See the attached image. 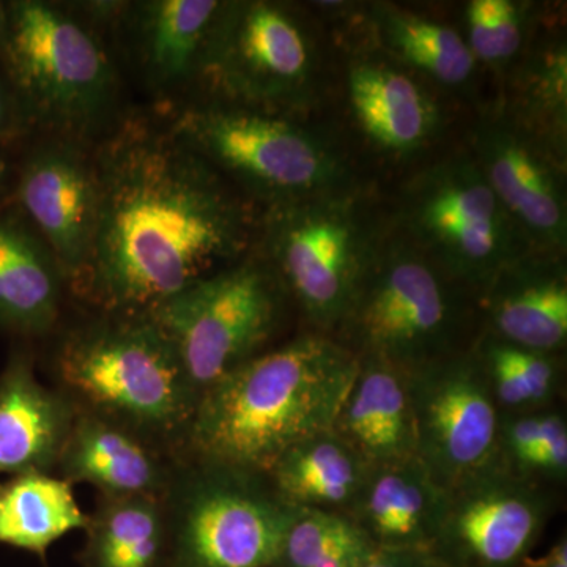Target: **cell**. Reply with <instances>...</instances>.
I'll return each mask as SVG.
<instances>
[{
    "instance_id": "obj_1",
    "label": "cell",
    "mask_w": 567,
    "mask_h": 567,
    "mask_svg": "<svg viewBox=\"0 0 567 567\" xmlns=\"http://www.w3.org/2000/svg\"><path fill=\"white\" fill-rule=\"evenodd\" d=\"M93 155L99 226L73 293L96 312L147 315L256 245L254 205L169 125L128 118Z\"/></svg>"
},
{
    "instance_id": "obj_2",
    "label": "cell",
    "mask_w": 567,
    "mask_h": 567,
    "mask_svg": "<svg viewBox=\"0 0 567 567\" xmlns=\"http://www.w3.org/2000/svg\"><path fill=\"white\" fill-rule=\"evenodd\" d=\"M358 357L330 334L264 350L208 388L175 457L267 475L297 443L333 427Z\"/></svg>"
},
{
    "instance_id": "obj_3",
    "label": "cell",
    "mask_w": 567,
    "mask_h": 567,
    "mask_svg": "<svg viewBox=\"0 0 567 567\" xmlns=\"http://www.w3.org/2000/svg\"><path fill=\"white\" fill-rule=\"evenodd\" d=\"M54 385L78 412L106 417L177 453L194 395L169 338L151 315L96 312L63 334Z\"/></svg>"
},
{
    "instance_id": "obj_4",
    "label": "cell",
    "mask_w": 567,
    "mask_h": 567,
    "mask_svg": "<svg viewBox=\"0 0 567 567\" xmlns=\"http://www.w3.org/2000/svg\"><path fill=\"white\" fill-rule=\"evenodd\" d=\"M169 126L262 210L357 188L341 145L300 115L205 95L178 107Z\"/></svg>"
},
{
    "instance_id": "obj_5",
    "label": "cell",
    "mask_w": 567,
    "mask_h": 567,
    "mask_svg": "<svg viewBox=\"0 0 567 567\" xmlns=\"http://www.w3.org/2000/svg\"><path fill=\"white\" fill-rule=\"evenodd\" d=\"M0 66L32 130L52 136L91 142L117 99V69L110 48L73 3L7 2Z\"/></svg>"
},
{
    "instance_id": "obj_6",
    "label": "cell",
    "mask_w": 567,
    "mask_h": 567,
    "mask_svg": "<svg viewBox=\"0 0 567 567\" xmlns=\"http://www.w3.org/2000/svg\"><path fill=\"white\" fill-rule=\"evenodd\" d=\"M358 188L260 210L256 248L317 333L344 322L385 234Z\"/></svg>"
},
{
    "instance_id": "obj_7",
    "label": "cell",
    "mask_w": 567,
    "mask_h": 567,
    "mask_svg": "<svg viewBox=\"0 0 567 567\" xmlns=\"http://www.w3.org/2000/svg\"><path fill=\"white\" fill-rule=\"evenodd\" d=\"M472 297L394 230L383 237L333 338L357 357L382 358L413 372L465 349Z\"/></svg>"
},
{
    "instance_id": "obj_8",
    "label": "cell",
    "mask_w": 567,
    "mask_h": 567,
    "mask_svg": "<svg viewBox=\"0 0 567 567\" xmlns=\"http://www.w3.org/2000/svg\"><path fill=\"white\" fill-rule=\"evenodd\" d=\"M166 513V567H276L305 509L284 502L264 473L175 457Z\"/></svg>"
},
{
    "instance_id": "obj_9",
    "label": "cell",
    "mask_w": 567,
    "mask_h": 567,
    "mask_svg": "<svg viewBox=\"0 0 567 567\" xmlns=\"http://www.w3.org/2000/svg\"><path fill=\"white\" fill-rule=\"evenodd\" d=\"M289 295L256 248L167 298L148 315L169 338L194 395L267 350Z\"/></svg>"
},
{
    "instance_id": "obj_10",
    "label": "cell",
    "mask_w": 567,
    "mask_h": 567,
    "mask_svg": "<svg viewBox=\"0 0 567 567\" xmlns=\"http://www.w3.org/2000/svg\"><path fill=\"white\" fill-rule=\"evenodd\" d=\"M395 230L476 298L532 249L466 153L429 164L405 183Z\"/></svg>"
},
{
    "instance_id": "obj_11",
    "label": "cell",
    "mask_w": 567,
    "mask_h": 567,
    "mask_svg": "<svg viewBox=\"0 0 567 567\" xmlns=\"http://www.w3.org/2000/svg\"><path fill=\"white\" fill-rule=\"evenodd\" d=\"M322 61L305 11L271 0H224L200 85L208 96L300 115L319 99Z\"/></svg>"
},
{
    "instance_id": "obj_12",
    "label": "cell",
    "mask_w": 567,
    "mask_h": 567,
    "mask_svg": "<svg viewBox=\"0 0 567 567\" xmlns=\"http://www.w3.org/2000/svg\"><path fill=\"white\" fill-rule=\"evenodd\" d=\"M550 514L543 484L517 476L498 458L447 488L427 555L439 567H522Z\"/></svg>"
},
{
    "instance_id": "obj_13",
    "label": "cell",
    "mask_w": 567,
    "mask_h": 567,
    "mask_svg": "<svg viewBox=\"0 0 567 567\" xmlns=\"http://www.w3.org/2000/svg\"><path fill=\"white\" fill-rule=\"evenodd\" d=\"M416 457L440 487L498 461L502 412L472 347L412 372Z\"/></svg>"
},
{
    "instance_id": "obj_14",
    "label": "cell",
    "mask_w": 567,
    "mask_h": 567,
    "mask_svg": "<svg viewBox=\"0 0 567 567\" xmlns=\"http://www.w3.org/2000/svg\"><path fill=\"white\" fill-rule=\"evenodd\" d=\"M89 145L47 134L22 159L14 194V203L50 246L71 292L87 271L99 226V174Z\"/></svg>"
},
{
    "instance_id": "obj_15",
    "label": "cell",
    "mask_w": 567,
    "mask_h": 567,
    "mask_svg": "<svg viewBox=\"0 0 567 567\" xmlns=\"http://www.w3.org/2000/svg\"><path fill=\"white\" fill-rule=\"evenodd\" d=\"M472 151L477 169L529 248L566 254V159L498 106L477 122Z\"/></svg>"
},
{
    "instance_id": "obj_16",
    "label": "cell",
    "mask_w": 567,
    "mask_h": 567,
    "mask_svg": "<svg viewBox=\"0 0 567 567\" xmlns=\"http://www.w3.org/2000/svg\"><path fill=\"white\" fill-rule=\"evenodd\" d=\"M224 0L122 2L118 29L142 81L156 95L174 96L203 84L205 62Z\"/></svg>"
},
{
    "instance_id": "obj_17",
    "label": "cell",
    "mask_w": 567,
    "mask_h": 567,
    "mask_svg": "<svg viewBox=\"0 0 567 567\" xmlns=\"http://www.w3.org/2000/svg\"><path fill=\"white\" fill-rule=\"evenodd\" d=\"M346 95L354 125L385 155H416L442 128V110L423 78L374 47L354 51L347 65Z\"/></svg>"
},
{
    "instance_id": "obj_18",
    "label": "cell",
    "mask_w": 567,
    "mask_h": 567,
    "mask_svg": "<svg viewBox=\"0 0 567 567\" xmlns=\"http://www.w3.org/2000/svg\"><path fill=\"white\" fill-rule=\"evenodd\" d=\"M486 331L536 352L561 354L567 344L565 254L528 249L477 295Z\"/></svg>"
},
{
    "instance_id": "obj_19",
    "label": "cell",
    "mask_w": 567,
    "mask_h": 567,
    "mask_svg": "<svg viewBox=\"0 0 567 567\" xmlns=\"http://www.w3.org/2000/svg\"><path fill=\"white\" fill-rule=\"evenodd\" d=\"M175 456L123 425L78 412L54 476L71 486L89 484L96 494L163 498Z\"/></svg>"
},
{
    "instance_id": "obj_20",
    "label": "cell",
    "mask_w": 567,
    "mask_h": 567,
    "mask_svg": "<svg viewBox=\"0 0 567 567\" xmlns=\"http://www.w3.org/2000/svg\"><path fill=\"white\" fill-rule=\"evenodd\" d=\"M76 409L37 377L31 350L11 352L0 372V475H54Z\"/></svg>"
},
{
    "instance_id": "obj_21",
    "label": "cell",
    "mask_w": 567,
    "mask_h": 567,
    "mask_svg": "<svg viewBox=\"0 0 567 567\" xmlns=\"http://www.w3.org/2000/svg\"><path fill=\"white\" fill-rule=\"evenodd\" d=\"M331 429L372 466L416 457L412 372L382 358L358 357Z\"/></svg>"
},
{
    "instance_id": "obj_22",
    "label": "cell",
    "mask_w": 567,
    "mask_h": 567,
    "mask_svg": "<svg viewBox=\"0 0 567 567\" xmlns=\"http://www.w3.org/2000/svg\"><path fill=\"white\" fill-rule=\"evenodd\" d=\"M66 289L54 254L18 204H0V328L24 338L51 333Z\"/></svg>"
},
{
    "instance_id": "obj_23",
    "label": "cell",
    "mask_w": 567,
    "mask_h": 567,
    "mask_svg": "<svg viewBox=\"0 0 567 567\" xmlns=\"http://www.w3.org/2000/svg\"><path fill=\"white\" fill-rule=\"evenodd\" d=\"M446 491L417 457L372 468L347 516L385 550L427 554L439 532Z\"/></svg>"
},
{
    "instance_id": "obj_24",
    "label": "cell",
    "mask_w": 567,
    "mask_h": 567,
    "mask_svg": "<svg viewBox=\"0 0 567 567\" xmlns=\"http://www.w3.org/2000/svg\"><path fill=\"white\" fill-rule=\"evenodd\" d=\"M372 468L347 440L328 429L290 447L267 476L289 505L349 514Z\"/></svg>"
},
{
    "instance_id": "obj_25",
    "label": "cell",
    "mask_w": 567,
    "mask_h": 567,
    "mask_svg": "<svg viewBox=\"0 0 567 567\" xmlns=\"http://www.w3.org/2000/svg\"><path fill=\"white\" fill-rule=\"evenodd\" d=\"M365 24L374 48L420 78L445 89H464L480 65L462 33L390 2L364 6Z\"/></svg>"
},
{
    "instance_id": "obj_26",
    "label": "cell",
    "mask_w": 567,
    "mask_h": 567,
    "mask_svg": "<svg viewBox=\"0 0 567 567\" xmlns=\"http://www.w3.org/2000/svg\"><path fill=\"white\" fill-rule=\"evenodd\" d=\"M82 532L80 567H166L169 537L163 498L96 494Z\"/></svg>"
},
{
    "instance_id": "obj_27",
    "label": "cell",
    "mask_w": 567,
    "mask_h": 567,
    "mask_svg": "<svg viewBox=\"0 0 567 567\" xmlns=\"http://www.w3.org/2000/svg\"><path fill=\"white\" fill-rule=\"evenodd\" d=\"M85 524L73 486L59 476L25 473L0 483V544L35 555L43 567L50 547Z\"/></svg>"
},
{
    "instance_id": "obj_28",
    "label": "cell",
    "mask_w": 567,
    "mask_h": 567,
    "mask_svg": "<svg viewBox=\"0 0 567 567\" xmlns=\"http://www.w3.org/2000/svg\"><path fill=\"white\" fill-rule=\"evenodd\" d=\"M507 93L498 107L567 158V48L555 37L529 48L507 71Z\"/></svg>"
},
{
    "instance_id": "obj_29",
    "label": "cell",
    "mask_w": 567,
    "mask_h": 567,
    "mask_svg": "<svg viewBox=\"0 0 567 567\" xmlns=\"http://www.w3.org/2000/svg\"><path fill=\"white\" fill-rule=\"evenodd\" d=\"M502 415L550 409L561 388L559 354L483 333L472 346Z\"/></svg>"
},
{
    "instance_id": "obj_30",
    "label": "cell",
    "mask_w": 567,
    "mask_h": 567,
    "mask_svg": "<svg viewBox=\"0 0 567 567\" xmlns=\"http://www.w3.org/2000/svg\"><path fill=\"white\" fill-rule=\"evenodd\" d=\"M377 550L347 514L305 509L284 537L276 567H360Z\"/></svg>"
},
{
    "instance_id": "obj_31",
    "label": "cell",
    "mask_w": 567,
    "mask_h": 567,
    "mask_svg": "<svg viewBox=\"0 0 567 567\" xmlns=\"http://www.w3.org/2000/svg\"><path fill=\"white\" fill-rule=\"evenodd\" d=\"M464 39L477 65L507 73L532 44L537 6L522 0H470Z\"/></svg>"
},
{
    "instance_id": "obj_32",
    "label": "cell",
    "mask_w": 567,
    "mask_h": 567,
    "mask_svg": "<svg viewBox=\"0 0 567 567\" xmlns=\"http://www.w3.org/2000/svg\"><path fill=\"white\" fill-rule=\"evenodd\" d=\"M29 132H32V125L28 114L6 71L0 66V144L18 140Z\"/></svg>"
},
{
    "instance_id": "obj_33",
    "label": "cell",
    "mask_w": 567,
    "mask_h": 567,
    "mask_svg": "<svg viewBox=\"0 0 567 567\" xmlns=\"http://www.w3.org/2000/svg\"><path fill=\"white\" fill-rule=\"evenodd\" d=\"M360 567H439L424 551L385 550L379 548Z\"/></svg>"
},
{
    "instance_id": "obj_34",
    "label": "cell",
    "mask_w": 567,
    "mask_h": 567,
    "mask_svg": "<svg viewBox=\"0 0 567 567\" xmlns=\"http://www.w3.org/2000/svg\"><path fill=\"white\" fill-rule=\"evenodd\" d=\"M522 567H567V539L566 536L559 537L546 554L539 558H527Z\"/></svg>"
},
{
    "instance_id": "obj_35",
    "label": "cell",
    "mask_w": 567,
    "mask_h": 567,
    "mask_svg": "<svg viewBox=\"0 0 567 567\" xmlns=\"http://www.w3.org/2000/svg\"><path fill=\"white\" fill-rule=\"evenodd\" d=\"M10 181V166L6 156L0 153V194L7 188V183Z\"/></svg>"
},
{
    "instance_id": "obj_36",
    "label": "cell",
    "mask_w": 567,
    "mask_h": 567,
    "mask_svg": "<svg viewBox=\"0 0 567 567\" xmlns=\"http://www.w3.org/2000/svg\"><path fill=\"white\" fill-rule=\"evenodd\" d=\"M7 37V2H0V54Z\"/></svg>"
}]
</instances>
